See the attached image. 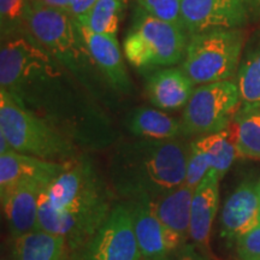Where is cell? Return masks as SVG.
<instances>
[{"mask_svg": "<svg viewBox=\"0 0 260 260\" xmlns=\"http://www.w3.org/2000/svg\"><path fill=\"white\" fill-rule=\"evenodd\" d=\"M256 187H258V195H259V203H260V180L258 182V184H256Z\"/></svg>", "mask_w": 260, "mask_h": 260, "instance_id": "32", "label": "cell"}, {"mask_svg": "<svg viewBox=\"0 0 260 260\" xmlns=\"http://www.w3.org/2000/svg\"><path fill=\"white\" fill-rule=\"evenodd\" d=\"M245 34L220 29L189 37L182 70L195 86L230 80L239 69Z\"/></svg>", "mask_w": 260, "mask_h": 260, "instance_id": "6", "label": "cell"}, {"mask_svg": "<svg viewBox=\"0 0 260 260\" xmlns=\"http://www.w3.org/2000/svg\"><path fill=\"white\" fill-rule=\"evenodd\" d=\"M29 4L30 0H0L2 41L24 31Z\"/></svg>", "mask_w": 260, "mask_h": 260, "instance_id": "24", "label": "cell"}, {"mask_svg": "<svg viewBox=\"0 0 260 260\" xmlns=\"http://www.w3.org/2000/svg\"><path fill=\"white\" fill-rule=\"evenodd\" d=\"M260 224V203L258 187L245 181L233 191L223 206L220 225L222 235L237 240Z\"/></svg>", "mask_w": 260, "mask_h": 260, "instance_id": "13", "label": "cell"}, {"mask_svg": "<svg viewBox=\"0 0 260 260\" xmlns=\"http://www.w3.org/2000/svg\"><path fill=\"white\" fill-rule=\"evenodd\" d=\"M219 181L217 172L211 169L194 189L189 237L197 245L209 246L212 224L218 210Z\"/></svg>", "mask_w": 260, "mask_h": 260, "instance_id": "16", "label": "cell"}, {"mask_svg": "<svg viewBox=\"0 0 260 260\" xmlns=\"http://www.w3.org/2000/svg\"><path fill=\"white\" fill-rule=\"evenodd\" d=\"M68 164L44 160L18 152L0 154V193L23 182H42L50 184L63 174Z\"/></svg>", "mask_w": 260, "mask_h": 260, "instance_id": "14", "label": "cell"}, {"mask_svg": "<svg viewBox=\"0 0 260 260\" xmlns=\"http://www.w3.org/2000/svg\"><path fill=\"white\" fill-rule=\"evenodd\" d=\"M236 248L242 260H260V224L236 240Z\"/></svg>", "mask_w": 260, "mask_h": 260, "instance_id": "27", "label": "cell"}, {"mask_svg": "<svg viewBox=\"0 0 260 260\" xmlns=\"http://www.w3.org/2000/svg\"><path fill=\"white\" fill-rule=\"evenodd\" d=\"M139 8L155 18L171 23L182 24V0H135ZM184 27V25H183Z\"/></svg>", "mask_w": 260, "mask_h": 260, "instance_id": "26", "label": "cell"}, {"mask_svg": "<svg viewBox=\"0 0 260 260\" xmlns=\"http://www.w3.org/2000/svg\"><path fill=\"white\" fill-rule=\"evenodd\" d=\"M248 5V0H182V23L189 35L237 29L247 23Z\"/></svg>", "mask_w": 260, "mask_h": 260, "instance_id": "9", "label": "cell"}, {"mask_svg": "<svg viewBox=\"0 0 260 260\" xmlns=\"http://www.w3.org/2000/svg\"><path fill=\"white\" fill-rule=\"evenodd\" d=\"M236 84L241 106L260 107V44L252 48L240 63Z\"/></svg>", "mask_w": 260, "mask_h": 260, "instance_id": "22", "label": "cell"}, {"mask_svg": "<svg viewBox=\"0 0 260 260\" xmlns=\"http://www.w3.org/2000/svg\"><path fill=\"white\" fill-rule=\"evenodd\" d=\"M0 134L22 154L68 164L76 160L71 139L29 111L5 89H0Z\"/></svg>", "mask_w": 260, "mask_h": 260, "instance_id": "4", "label": "cell"}, {"mask_svg": "<svg viewBox=\"0 0 260 260\" xmlns=\"http://www.w3.org/2000/svg\"><path fill=\"white\" fill-rule=\"evenodd\" d=\"M211 169H212V161H211L210 155L193 142L189 144L186 184L195 189L198 184L204 180V177L209 174Z\"/></svg>", "mask_w": 260, "mask_h": 260, "instance_id": "25", "label": "cell"}, {"mask_svg": "<svg viewBox=\"0 0 260 260\" xmlns=\"http://www.w3.org/2000/svg\"><path fill=\"white\" fill-rule=\"evenodd\" d=\"M189 37L182 24L161 21L138 8L123 41V52L135 69L172 67L186 57Z\"/></svg>", "mask_w": 260, "mask_h": 260, "instance_id": "5", "label": "cell"}, {"mask_svg": "<svg viewBox=\"0 0 260 260\" xmlns=\"http://www.w3.org/2000/svg\"><path fill=\"white\" fill-rule=\"evenodd\" d=\"M193 144L204 149L210 155L212 161V170L217 172L220 180L232 167L235 158L239 157L236 149L235 130L232 123L222 132L199 136L194 140Z\"/></svg>", "mask_w": 260, "mask_h": 260, "instance_id": "20", "label": "cell"}, {"mask_svg": "<svg viewBox=\"0 0 260 260\" xmlns=\"http://www.w3.org/2000/svg\"><path fill=\"white\" fill-rule=\"evenodd\" d=\"M67 241L63 236L35 229L14 239L16 260H61Z\"/></svg>", "mask_w": 260, "mask_h": 260, "instance_id": "19", "label": "cell"}, {"mask_svg": "<svg viewBox=\"0 0 260 260\" xmlns=\"http://www.w3.org/2000/svg\"><path fill=\"white\" fill-rule=\"evenodd\" d=\"M193 194L194 188L184 183L153 200L158 218L168 229L176 233L183 242L189 237Z\"/></svg>", "mask_w": 260, "mask_h": 260, "instance_id": "17", "label": "cell"}, {"mask_svg": "<svg viewBox=\"0 0 260 260\" xmlns=\"http://www.w3.org/2000/svg\"><path fill=\"white\" fill-rule=\"evenodd\" d=\"M177 260H204V259H201L200 256L195 252L191 251V249H187V251L181 253Z\"/></svg>", "mask_w": 260, "mask_h": 260, "instance_id": "30", "label": "cell"}, {"mask_svg": "<svg viewBox=\"0 0 260 260\" xmlns=\"http://www.w3.org/2000/svg\"><path fill=\"white\" fill-rule=\"evenodd\" d=\"M140 254L132 210L118 204L86 245L84 260H139Z\"/></svg>", "mask_w": 260, "mask_h": 260, "instance_id": "8", "label": "cell"}, {"mask_svg": "<svg viewBox=\"0 0 260 260\" xmlns=\"http://www.w3.org/2000/svg\"><path fill=\"white\" fill-rule=\"evenodd\" d=\"M126 0H98L87 15L75 21L96 34L116 35Z\"/></svg>", "mask_w": 260, "mask_h": 260, "instance_id": "23", "label": "cell"}, {"mask_svg": "<svg viewBox=\"0 0 260 260\" xmlns=\"http://www.w3.org/2000/svg\"><path fill=\"white\" fill-rule=\"evenodd\" d=\"M76 24L81 38L103 79L117 92L129 93L132 82L126 73L116 35L96 34L84 25Z\"/></svg>", "mask_w": 260, "mask_h": 260, "instance_id": "11", "label": "cell"}, {"mask_svg": "<svg viewBox=\"0 0 260 260\" xmlns=\"http://www.w3.org/2000/svg\"><path fill=\"white\" fill-rule=\"evenodd\" d=\"M112 209V194L103 178L89 162L74 160L42 191L38 229L80 247L90 241Z\"/></svg>", "mask_w": 260, "mask_h": 260, "instance_id": "1", "label": "cell"}, {"mask_svg": "<svg viewBox=\"0 0 260 260\" xmlns=\"http://www.w3.org/2000/svg\"><path fill=\"white\" fill-rule=\"evenodd\" d=\"M232 124L239 157L260 160V107H240Z\"/></svg>", "mask_w": 260, "mask_h": 260, "instance_id": "21", "label": "cell"}, {"mask_svg": "<svg viewBox=\"0 0 260 260\" xmlns=\"http://www.w3.org/2000/svg\"><path fill=\"white\" fill-rule=\"evenodd\" d=\"M32 2L38 3V4L45 6V8L54 9L63 12H69L73 0H32Z\"/></svg>", "mask_w": 260, "mask_h": 260, "instance_id": "29", "label": "cell"}, {"mask_svg": "<svg viewBox=\"0 0 260 260\" xmlns=\"http://www.w3.org/2000/svg\"><path fill=\"white\" fill-rule=\"evenodd\" d=\"M128 128L140 139L172 140L182 135L181 121L152 107L135 109L129 116Z\"/></svg>", "mask_w": 260, "mask_h": 260, "instance_id": "18", "label": "cell"}, {"mask_svg": "<svg viewBox=\"0 0 260 260\" xmlns=\"http://www.w3.org/2000/svg\"><path fill=\"white\" fill-rule=\"evenodd\" d=\"M249 4H251L253 8L258 10V11L260 12V0H248Z\"/></svg>", "mask_w": 260, "mask_h": 260, "instance_id": "31", "label": "cell"}, {"mask_svg": "<svg viewBox=\"0 0 260 260\" xmlns=\"http://www.w3.org/2000/svg\"><path fill=\"white\" fill-rule=\"evenodd\" d=\"M96 2L98 0H73L68 14L70 15V17L73 18L74 21H80L81 18L87 15V12L93 8V5L95 4Z\"/></svg>", "mask_w": 260, "mask_h": 260, "instance_id": "28", "label": "cell"}, {"mask_svg": "<svg viewBox=\"0 0 260 260\" xmlns=\"http://www.w3.org/2000/svg\"><path fill=\"white\" fill-rule=\"evenodd\" d=\"M241 107L239 87L235 81L201 84L182 115V135L205 136L226 129Z\"/></svg>", "mask_w": 260, "mask_h": 260, "instance_id": "7", "label": "cell"}, {"mask_svg": "<svg viewBox=\"0 0 260 260\" xmlns=\"http://www.w3.org/2000/svg\"><path fill=\"white\" fill-rule=\"evenodd\" d=\"M135 235L141 255L147 260H167L183 245V240L160 222L155 213L153 200L140 198L129 201Z\"/></svg>", "mask_w": 260, "mask_h": 260, "instance_id": "10", "label": "cell"}, {"mask_svg": "<svg viewBox=\"0 0 260 260\" xmlns=\"http://www.w3.org/2000/svg\"><path fill=\"white\" fill-rule=\"evenodd\" d=\"M194 86L182 68H164L149 77L146 89L149 102L155 107L175 111L186 107L193 95Z\"/></svg>", "mask_w": 260, "mask_h": 260, "instance_id": "15", "label": "cell"}, {"mask_svg": "<svg viewBox=\"0 0 260 260\" xmlns=\"http://www.w3.org/2000/svg\"><path fill=\"white\" fill-rule=\"evenodd\" d=\"M189 145L178 139L149 140L122 145L111 161L115 189L130 200H155L186 183Z\"/></svg>", "mask_w": 260, "mask_h": 260, "instance_id": "2", "label": "cell"}, {"mask_svg": "<svg viewBox=\"0 0 260 260\" xmlns=\"http://www.w3.org/2000/svg\"><path fill=\"white\" fill-rule=\"evenodd\" d=\"M24 30L82 86L92 88L99 70L81 38L76 22L68 12L45 8L30 0Z\"/></svg>", "mask_w": 260, "mask_h": 260, "instance_id": "3", "label": "cell"}, {"mask_svg": "<svg viewBox=\"0 0 260 260\" xmlns=\"http://www.w3.org/2000/svg\"><path fill=\"white\" fill-rule=\"evenodd\" d=\"M47 186L42 182H23L0 193L3 211L14 239L38 229L39 203Z\"/></svg>", "mask_w": 260, "mask_h": 260, "instance_id": "12", "label": "cell"}]
</instances>
